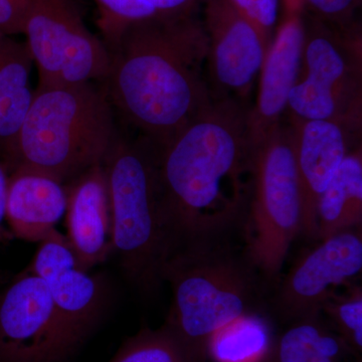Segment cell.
Masks as SVG:
<instances>
[{
    "mask_svg": "<svg viewBox=\"0 0 362 362\" xmlns=\"http://www.w3.org/2000/svg\"><path fill=\"white\" fill-rule=\"evenodd\" d=\"M100 26L104 39L115 35L131 23L156 18L154 11L143 0H96Z\"/></svg>",
    "mask_w": 362,
    "mask_h": 362,
    "instance_id": "24",
    "label": "cell"
},
{
    "mask_svg": "<svg viewBox=\"0 0 362 362\" xmlns=\"http://www.w3.org/2000/svg\"><path fill=\"white\" fill-rule=\"evenodd\" d=\"M109 69L100 83L122 127L159 147L213 101L207 39L194 14L153 18L104 39Z\"/></svg>",
    "mask_w": 362,
    "mask_h": 362,
    "instance_id": "2",
    "label": "cell"
},
{
    "mask_svg": "<svg viewBox=\"0 0 362 362\" xmlns=\"http://www.w3.org/2000/svg\"><path fill=\"white\" fill-rule=\"evenodd\" d=\"M302 230V197L290 124L282 121L252 145L239 228L247 256L273 289ZM270 293V292H269Z\"/></svg>",
    "mask_w": 362,
    "mask_h": 362,
    "instance_id": "6",
    "label": "cell"
},
{
    "mask_svg": "<svg viewBox=\"0 0 362 362\" xmlns=\"http://www.w3.org/2000/svg\"><path fill=\"white\" fill-rule=\"evenodd\" d=\"M291 126L295 162L302 197L301 235L315 240L319 199L350 151L361 145V132L327 120H299Z\"/></svg>",
    "mask_w": 362,
    "mask_h": 362,
    "instance_id": "12",
    "label": "cell"
},
{
    "mask_svg": "<svg viewBox=\"0 0 362 362\" xmlns=\"http://www.w3.org/2000/svg\"><path fill=\"white\" fill-rule=\"evenodd\" d=\"M66 226L80 268L90 271L114 252L108 183L103 164L93 166L68 183Z\"/></svg>",
    "mask_w": 362,
    "mask_h": 362,
    "instance_id": "14",
    "label": "cell"
},
{
    "mask_svg": "<svg viewBox=\"0 0 362 362\" xmlns=\"http://www.w3.org/2000/svg\"><path fill=\"white\" fill-rule=\"evenodd\" d=\"M356 226H362L361 145L345 157L319 199L314 242Z\"/></svg>",
    "mask_w": 362,
    "mask_h": 362,
    "instance_id": "18",
    "label": "cell"
},
{
    "mask_svg": "<svg viewBox=\"0 0 362 362\" xmlns=\"http://www.w3.org/2000/svg\"><path fill=\"white\" fill-rule=\"evenodd\" d=\"M251 106L213 100L162 146H154L166 259L239 230L246 204Z\"/></svg>",
    "mask_w": 362,
    "mask_h": 362,
    "instance_id": "1",
    "label": "cell"
},
{
    "mask_svg": "<svg viewBox=\"0 0 362 362\" xmlns=\"http://www.w3.org/2000/svg\"><path fill=\"white\" fill-rule=\"evenodd\" d=\"M277 334L266 312L240 317L211 338L209 361L270 362Z\"/></svg>",
    "mask_w": 362,
    "mask_h": 362,
    "instance_id": "20",
    "label": "cell"
},
{
    "mask_svg": "<svg viewBox=\"0 0 362 362\" xmlns=\"http://www.w3.org/2000/svg\"><path fill=\"white\" fill-rule=\"evenodd\" d=\"M270 362H362V356L319 313L286 324L276 337Z\"/></svg>",
    "mask_w": 362,
    "mask_h": 362,
    "instance_id": "19",
    "label": "cell"
},
{
    "mask_svg": "<svg viewBox=\"0 0 362 362\" xmlns=\"http://www.w3.org/2000/svg\"><path fill=\"white\" fill-rule=\"evenodd\" d=\"M112 216V240L124 277L145 298L163 286L166 252L159 209L154 148L120 125L103 162Z\"/></svg>",
    "mask_w": 362,
    "mask_h": 362,
    "instance_id": "5",
    "label": "cell"
},
{
    "mask_svg": "<svg viewBox=\"0 0 362 362\" xmlns=\"http://www.w3.org/2000/svg\"><path fill=\"white\" fill-rule=\"evenodd\" d=\"M66 209L65 183L25 169L9 173L6 220L14 238L40 243L56 228Z\"/></svg>",
    "mask_w": 362,
    "mask_h": 362,
    "instance_id": "15",
    "label": "cell"
},
{
    "mask_svg": "<svg viewBox=\"0 0 362 362\" xmlns=\"http://www.w3.org/2000/svg\"><path fill=\"white\" fill-rule=\"evenodd\" d=\"M265 37L268 44L278 20L279 0H226Z\"/></svg>",
    "mask_w": 362,
    "mask_h": 362,
    "instance_id": "25",
    "label": "cell"
},
{
    "mask_svg": "<svg viewBox=\"0 0 362 362\" xmlns=\"http://www.w3.org/2000/svg\"><path fill=\"white\" fill-rule=\"evenodd\" d=\"M154 11L156 18L190 16L204 0H143Z\"/></svg>",
    "mask_w": 362,
    "mask_h": 362,
    "instance_id": "28",
    "label": "cell"
},
{
    "mask_svg": "<svg viewBox=\"0 0 362 362\" xmlns=\"http://www.w3.org/2000/svg\"><path fill=\"white\" fill-rule=\"evenodd\" d=\"M78 267L75 250L66 235L54 228L40 242L32 264L25 272L47 282L61 272Z\"/></svg>",
    "mask_w": 362,
    "mask_h": 362,
    "instance_id": "23",
    "label": "cell"
},
{
    "mask_svg": "<svg viewBox=\"0 0 362 362\" xmlns=\"http://www.w3.org/2000/svg\"><path fill=\"white\" fill-rule=\"evenodd\" d=\"M286 7L284 20L267 49L259 71L258 95L249 111L252 146L284 120L290 93L301 73L305 44L302 4L287 0Z\"/></svg>",
    "mask_w": 362,
    "mask_h": 362,
    "instance_id": "13",
    "label": "cell"
},
{
    "mask_svg": "<svg viewBox=\"0 0 362 362\" xmlns=\"http://www.w3.org/2000/svg\"><path fill=\"white\" fill-rule=\"evenodd\" d=\"M30 0H0V35H23Z\"/></svg>",
    "mask_w": 362,
    "mask_h": 362,
    "instance_id": "27",
    "label": "cell"
},
{
    "mask_svg": "<svg viewBox=\"0 0 362 362\" xmlns=\"http://www.w3.org/2000/svg\"><path fill=\"white\" fill-rule=\"evenodd\" d=\"M324 320L356 354L362 356V287L354 282L337 290L323 304Z\"/></svg>",
    "mask_w": 362,
    "mask_h": 362,
    "instance_id": "21",
    "label": "cell"
},
{
    "mask_svg": "<svg viewBox=\"0 0 362 362\" xmlns=\"http://www.w3.org/2000/svg\"><path fill=\"white\" fill-rule=\"evenodd\" d=\"M73 357L103 321L110 301L107 281L78 267L68 269L45 282Z\"/></svg>",
    "mask_w": 362,
    "mask_h": 362,
    "instance_id": "16",
    "label": "cell"
},
{
    "mask_svg": "<svg viewBox=\"0 0 362 362\" xmlns=\"http://www.w3.org/2000/svg\"><path fill=\"white\" fill-rule=\"evenodd\" d=\"M119 132L100 83L37 86L6 168L44 173L66 185L103 164Z\"/></svg>",
    "mask_w": 362,
    "mask_h": 362,
    "instance_id": "4",
    "label": "cell"
},
{
    "mask_svg": "<svg viewBox=\"0 0 362 362\" xmlns=\"http://www.w3.org/2000/svg\"><path fill=\"white\" fill-rule=\"evenodd\" d=\"M33 65L25 42L0 35V160L6 166L35 98Z\"/></svg>",
    "mask_w": 362,
    "mask_h": 362,
    "instance_id": "17",
    "label": "cell"
},
{
    "mask_svg": "<svg viewBox=\"0 0 362 362\" xmlns=\"http://www.w3.org/2000/svg\"><path fill=\"white\" fill-rule=\"evenodd\" d=\"M206 80L213 100L249 105L269 44L226 0H204Z\"/></svg>",
    "mask_w": 362,
    "mask_h": 362,
    "instance_id": "11",
    "label": "cell"
},
{
    "mask_svg": "<svg viewBox=\"0 0 362 362\" xmlns=\"http://www.w3.org/2000/svg\"><path fill=\"white\" fill-rule=\"evenodd\" d=\"M173 302L163 326L189 362H209L214 335L235 319L266 312L269 290L239 232L171 255L162 268Z\"/></svg>",
    "mask_w": 362,
    "mask_h": 362,
    "instance_id": "3",
    "label": "cell"
},
{
    "mask_svg": "<svg viewBox=\"0 0 362 362\" xmlns=\"http://www.w3.org/2000/svg\"><path fill=\"white\" fill-rule=\"evenodd\" d=\"M9 173L6 164L0 160V244L11 242L14 239L13 233L8 228L4 226L6 220V204L7 194V183H8Z\"/></svg>",
    "mask_w": 362,
    "mask_h": 362,
    "instance_id": "29",
    "label": "cell"
},
{
    "mask_svg": "<svg viewBox=\"0 0 362 362\" xmlns=\"http://www.w3.org/2000/svg\"><path fill=\"white\" fill-rule=\"evenodd\" d=\"M362 271V226L335 233L298 257L267 299V313L286 324L317 315L337 290Z\"/></svg>",
    "mask_w": 362,
    "mask_h": 362,
    "instance_id": "9",
    "label": "cell"
},
{
    "mask_svg": "<svg viewBox=\"0 0 362 362\" xmlns=\"http://www.w3.org/2000/svg\"><path fill=\"white\" fill-rule=\"evenodd\" d=\"M23 35L39 85L102 83L109 69L103 40L88 30L74 0H30Z\"/></svg>",
    "mask_w": 362,
    "mask_h": 362,
    "instance_id": "8",
    "label": "cell"
},
{
    "mask_svg": "<svg viewBox=\"0 0 362 362\" xmlns=\"http://www.w3.org/2000/svg\"><path fill=\"white\" fill-rule=\"evenodd\" d=\"M109 362H189L163 325L145 327L127 338Z\"/></svg>",
    "mask_w": 362,
    "mask_h": 362,
    "instance_id": "22",
    "label": "cell"
},
{
    "mask_svg": "<svg viewBox=\"0 0 362 362\" xmlns=\"http://www.w3.org/2000/svg\"><path fill=\"white\" fill-rule=\"evenodd\" d=\"M71 358L49 288L23 272L0 292V362Z\"/></svg>",
    "mask_w": 362,
    "mask_h": 362,
    "instance_id": "10",
    "label": "cell"
},
{
    "mask_svg": "<svg viewBox=\"0 0 362 362\" xmlns=\"http://www.w3.org/2000/svg\"><path fill=\"white\" fill-rule=\"evenodd\" d=\"M311 7L321 20L338 26H349L361 0H294Z\"/></svg>",
    "mask_w": 362,
    "mask_h": 362,
    "instance_id": "26",
    "label": "cell"
},
{
    "mask_svg": "<svg viewBox=\"0 0 362 362\" xmlns=\"http://www.w3.org/2000/svg\"><path fill=\"white\" fill-rule=\"evenodd\" d=\"M287 116L337 121L361 132V33L320 18L305 25L303 64L290 93Z\"/></svg>",
    "mask_w": 362,
    "mask_h": 362,
    "instance_id": "7",
    "label": "cell"
}]
</instances>
